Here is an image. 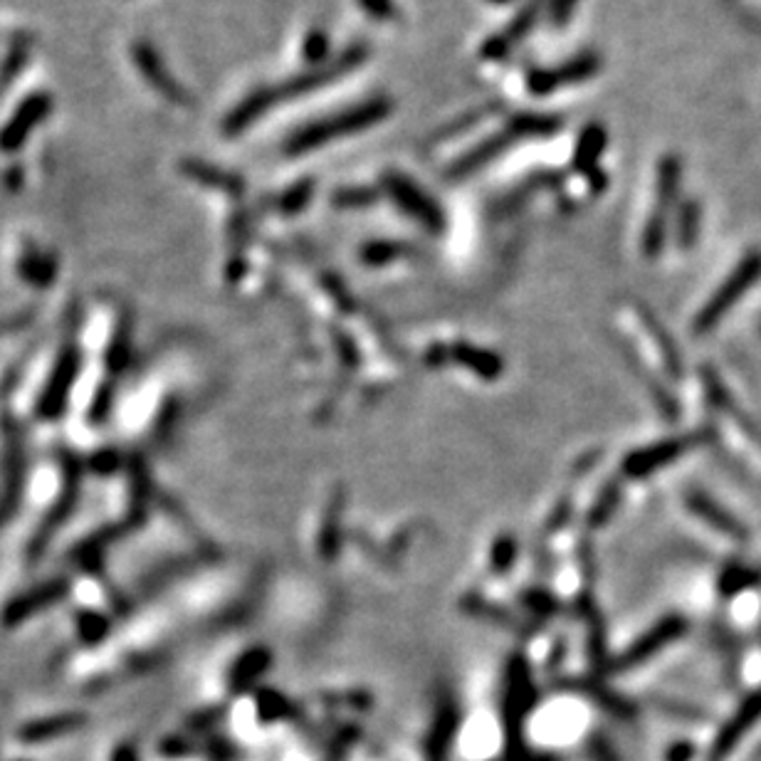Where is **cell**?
Segmentation results:
<instances>
[{
	"label": "cell",
	"instance_id": "obj_1",
	"mask_svg": "<svg viewBox=\"0 0 761 761\" xmlns=\"http://www.w3.org/2000/svg\"><path fill=\"white\" fill-rule=\"evenodd\" d=\"M393 102L386 94H376V97L364 99V102H356L351 107L341 109V112L327 114L322 119H314V122L304 124L292 131L290 136L282 144V154L297 159V156L312 154V151L322 149L329 141L344 139V136L361 134V131L376 127L383 119L391 117Z\"/></svg>",
	"mask_w": 761,
	"mask_h": 761
},
{
	"label": "cell",
	"instance_id": "obj_2",
	"mask_svg": "<svg viewBox=\"0 0 761 761\" xmlns=\"http://www.w3.org/2000/svg\"><path fill=\"white\" fill-rule=\"evenodd\" d=\"M564 129V119L556 117V114H539V112H522L514 114L512 119L495 134H490L487 139H482L480 144L467 149L460 159H455L448 166L445 176L448 178H467L475 171L485 169L492 161L500 159L502 154H507L514 144L527 139H547L554 136L556 131Z\"/></svg>",
	"mask_w": 761,
	"mask_h": 761
},
{
	"label": "cell",
	"instance_id": "obj_3",
	"mask_svg": "<svg viewBox=\"0 0 761 761\" xmlns=\"http://www.w3.org/2000/svg\"><path fill=\"white\" fill-rule=\"evenodd\" d=\"M369 55H371V45L366 43V40H356V43L346 45L339 55L329 57V60L322 62V65L304 67L302 72L292 75L290 80L277 82V85H262L265 87L267 102H270V107L275 109L280 102H290V99L304 97V94H312L317 92V89H324L327 85H332V82H337L341 80V77L349 75V72L359 70V67L369 60Z\"/></svg>",
	"mask_w": 761,
	"mask_h": 761
},
{
	"label": "cell",
	"instance_id": "obj_4",
	"mask_svg": "<svg viewBox=\"0 0 761 761\" xmlns=\"http://www.w3.org/2000/svg\"><path fill=\"white\" fill-rule=\"evenodd\" d=\"M759 277H761V250H754V253H749L742 262H739L737 270L724 280V285L710 297V302L705 304V309L697 314L695 332L707 334L710 329H715L719 319H722L724 314H727L729 309L739 302V299L747 295L749 287H752Z\"/></svg>",
	"mask_w": 761,
	"mask_h": 761
},
{
	"label": "cell",
	"instance_id": "obj_5",
	"mask_svg": "<svg viewBox=\"0 0 761 761\" xmlns=\"http://www.w3.org/2000/svg\"><path fill=\"white\" fill-rule=\"evenodd\" d=\"M603 57L596 50H584L579 55L569 57L561 65L554 67H537L527 75V89L534 97H549V94L559 92L571 85H581V82L591 80L601 72Z\"/></svg>",
	"mask_w": 761,
	"mask_h": 761
},
{
	"label": "cell",
	"instance_id": "obj_6",
	"mask_svg": "<svg viewBox=\"0 0 761 761\" xmlns=\"http://www.w3.org/2000/svg\"><path fill=\"white\" fill-rule=\"evenodd\" d=\"M131 57H134L139 75L149 82L154 92H159L161 97L169 99L176 107H191V97H188L186 87L171 75L164 57L159 55V50L149 40H136L134 47H131Z\"/></svg>",
	"mask_w": 761,
	"mask_h": 761
},
{
	"label": "cell",
	"instance_id": "obj_7",
	"mask_svg": "<svg viewBox=\"0 0 761 761\" xmlns=\"http://www.w3.org/2000/svg\"><path fill=\"white\" fill-rule=\"evenodd\" d=\"M549 0H524L522 8L514 13V18L509 20L507 28L500 30V33L490 35L482 45L480 57L485 62H502L512 55V50L517 47L522 40H527V35L532 33L534 25H537L539 15L547 10Z\"/></svg>",
	"mask_w": 761,
	"mask_h": 761
},
{
	"label": "cell",
	"instance_id": "obj_8",
	"mask_svg": "<svg viewBox=\"0 0 761 761\" xmlns=\"http://www.w3.org/2000/svg\"><path fill=\"white\" fill-rule=\"evenodd\" d=\"M383 188H386L388 196L398 203V208H403L406 213H411L413 218L423 220L430 228H438L443 225V213L438 211V206L433 203V198L418 186L413 178H408L406 173L388 171L383 173Z\"/></svg>",
	"mask_w": 761,
	"mask_h": 761
},
{
	"label": "cell",
	"instance_id": "obj_9",
	"mask_svg": "<svg viewBox=\"0 0 761 761\" xmlns=\"http://www.w3.org/2000/svg\"><path fill=\"white\" fill-rule=\"evenodd\" d=\"M47 114H50V97L47 94H33L30 99H25L18 107V112L10 117V122L0 131V151L20 149V144L28 139L30 131L38 127Z\"/></svg>",
	"mask_w": 761,
	"mask_h": 761
},
{
	"label": "cell",
	"instance_id": "obj_10",
	"mask_svg": "<svg viewBox=\"0 0 761 761\" xmlns=\"http://www.w3.org/2000/svg\"><path fill=\"white\" fill-rule=\"evenodd\" d=\"M608 146V131L603 124L598 122H591L586 124L584 129H581L579 139H576V149H574V156H571V166H574L576 171L584 173V176H589V173L598 171L601 169V156L603 151H606Z\"/></svg>",
	"mask_w": 761,
	"mask_h": 761
},
{
	"label": "cell",
	"instance_id": "obj_11",
	"mask_svg": "<svg viewBox=\"0 0 761 761\" xmlns=\"http://www.w3.org/2000/svg\"><path fill=\"white\" fill-rule=\"evenodd\" d=\"M181 171L196 183H201V186L215 188V191H223L228 196H243L245 193V181L238 173L218 169V166L208 164V161L188 159L181 164Z\"/></svg>",
	"mask_w": 761,
	"mask_h": 761
},
{
	"label": "cell",
	"instance_id": "obj_12",
	"mask_svg": "<svg viewBox=\"0 0 761 761\" xmlns=\"http://www.w3.org/2000/svg\"><path fill=\"white\" fill-rule=\"evenodd\" d=\"M682 186V161L677 156L668 154L658 161V181H655V193H658V206L655 213H668L680 198Z\"/></svg>",
	"mask_w": 761,
	"mask_h": 761
},
{
	"label": "cell",
	"instance_id": "obj_13",
	"mask_svg": "<svg viewBox=\"0 0 761 761\" xmlns=\"http://www.w3.org/2000/svg\"><path fill=\"white\" fill-rule=\"evenodd\" d=\"M690 507L692 512L700 514L710 527H715L717 532L724 534V537L737 539V542H744V539H747V529L739 524V519H734L732 514L724 512L722 507L715 505V502H712L710 497L702 495V492H697V495L690 497Z\"/></svg>",
	"mask_w": 761,
	"mask_h": 761
},
{
	"label": "cell",
	"instance_id": "obj_14",
	"mask_svg": "<svg viewBox=\"0 0 761 761\" xmlns=\"http://www.w3.org/2000/svg\"><path fill=\"white\" fill-rule=\"evenodd\" d=\"M700 223H702V206L695 198H687L677 208V228L675 238L682 250L695 248L697 238H700Z\"/></svg>",
	"mask_w": 761,
	"mask_h": 761
},
{
	"label": "cell",
	"instance_id": "obj_15",
	"mask_svg": "<svg viewBox=\"0 0 761 761\" xmlns=\"http://www.w3.org/2000/svg\"><path fill=\"white\" fill-rule=\"evenodd\" d=\"M329 47H332V40H329L327 30L322 28H312L307 35H304L302 43V60L307 67H317L322 62L329 60Z\"/></svg>",
	"mask_w": 761,
	"mask_h": 761
},
{
	"label": "cell",
	"instance_id": "obj_16",
	"mask_svg": "<svg viewBox=\"0 0 761 761\" xmlns=\"http://www.w3.org/2000/svg\"><path fill=\"white\" fill-rule=\"evenodd\" d=\"M312 188H314V183L309 181V178H304V181H297L295 186H290L285 193H280V196H277V208H280V211H285V213L299 211V208H304V203L309 201V196H312Z\"/></svg>",
	"mask_w": 761,
	"mask_h": 761
},
{
	"label": "cell",
	"instance_id": "obj_17",
	"mask_svg": "<svg viewBox=\"0 0 761 761\" xmlns=\"http://www.w3.org/2000/svg\"><path fill=\"white\" fill-rule=\"evenodd\" d=\"M359 8L364 10L369 18L379 20V23H396L401 18V10H398L396 0H356Z\"/></svg>",
	"mask_w": 761,
	"mask_h": 761
},
{
	"label": "cell",
	"instance_id": "obj_18",
	"mask_svg": "<svg viewBox=\"0 0 761 761\" xmlns=\"http://www.w3.org/2000/svg\"><path fill=\"white\" fill-rule=\"evenodd\" d=\"M374 201H376V191H371V188L366 186L341 188L337 196H334V203H337L339 208H364Z\"/></svg>",
	"mask_w": 761,
	"mask_h": 761
},
{
	"label": "cell",
	"instance_id": "obj_19",
	"mask_svg": "<svg viewBox=\"0 0 761 761\" xmlns=\"http://www.w3.org/2000/svg\"><path fill=\"white\" fill-rule=\"evenodd\" d=\"M579 8V0H549L547 20L554 30H561L571 20L574 10Z\"/></svg>",
	"mask_w": 761,
	"mask_h": 761
},
{
	"label": "cell",
	"instance_id": "obj_20",
	"mask_svg": "<svg viewBox=\"0 0 761 761\" xmlns=\"http://www.w3.org/2000/svg\"><path fill=\"white\" fill-rule=\"evenodd\" d=\"M586 178H589L591 191H593V193H603V191H606V186H608V176H606V173H603L601 169L589 173V176H586Z\"/></svg>",
	"mask_w": 761,
	"mask_h": 761
},
{
	"label": "cell",
	"instance_id": "obj_21",
	"mask_svg": "<svg viewBox=\"0 0 761 761\" xmlns=\"http://www.w3.org/2000/svg\"><path fill=\"white\" fill-rule=\"evenodd\" d=\"M487 3H492V5H505V3H509V0H487Z\"/></svg>",
	"mask_w": 761,
	"mask_h": 761
}]
</instances>
